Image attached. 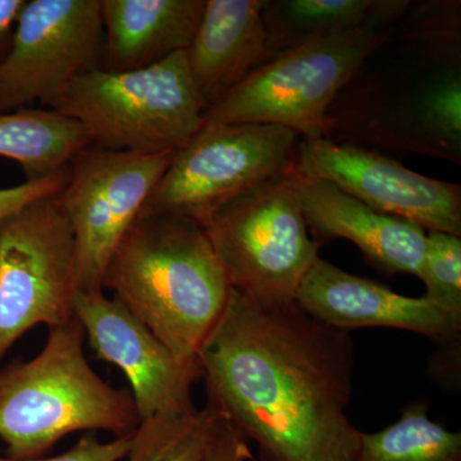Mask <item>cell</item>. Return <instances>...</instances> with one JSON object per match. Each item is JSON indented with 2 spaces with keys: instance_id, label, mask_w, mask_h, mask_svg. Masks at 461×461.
I'll return each mask as SVG.
<instances>
[{
  "instance_id": "6",
  "label": "cell",
  "mask_w": 461,
  "mask_h": 461,
  "mask_svg": "<svg viewBox=\"0 0 461 461\" xmlns=\"http://www.w3.org/2000/svg\"><path fill=\"white\" fill-rule=\"evenodd\" d=\"M204 229L230 288L260 304L295 303L297 288L320 257L293 169L230 200Z\"/></svg>"
},
{
  "instance_id": "17",
  "label": "cell",
  "mask_w": 461,
  "mask_h": 461,
  "mask_svg": "<svg viewBox=\"0 0 461 461\" xmlns=\"http://www.w3.org/2000/svg\"><path fill=\"white\" fill-rule=\"evenodd\" d=\"M93 144V136L83 123L54 109L0 113V157L17 162L26 180L66 168L76 154Z\"/></svg>"
},
{
  "instance_id": "20",
  "label": "cell",
  "mask_w": 461,
  "mask_h": 461,
  "mask_svg": "<svg viewBox=\"0 0 461 461\" xmlns=\"http://www.w3.org/2000/svg\"><path fill=\"white\" fill-rule=\"evenodd\" d=\"M226 421L209 403L202 411L141 420L127 461H202Z\"/></svg>"
},
{
  "instance_id": "18",
  "label": "cell",
  "mask_w": 461,
  "mask_h": 461,
  "mask_svg": "<svg viewBox=\"0 0 461 461\" xmlns=\"http://www.w3.org/2000/svg\"><path fill=\"white\" fill-rule=\"evenodd\" d=\"M408 2H373V0H287L268 2L264 14L272 39L273 51H281L321 36L335 35L355 27L378 23L402 9Z\"/></svg>"
},
{
  "instance_id": "14",
  "label": "cell",
  "mask_w": 461,
  "mask_h": 461,
  "mask_svg": "<svg viewBox=\"0 0 461 461\" xmlns=\"http://www.w3.org/2000/svg\"><path fill=\"white\" fill-rule=\"evenodd\" d=\"M297 176V193L308 229L321 240L346 239L387 275L420 276L427 230L381 213L324 180Z\"/></svg>"
},
{
  "instance_id": "7",
  "label": "cell",
  "mask_w": 461,
  "mask_h": 461,
  "mask_svg": "<svg viewBox=\"0 0 461 461\" xmlns=\"http://www.w3.org/2000/svg\"><path fill=\"white\" fill-rule=\"evenodd\" d=\"M300 136L276 124H204L173 154L140 215H180L202 224L218 209L295 163Z\"/></svg>"
},
{
  "instance_id": "16",
  "label": "cell",
  "mask_w": 461,
  "mask_h": 461,
  "mask_svg": "<svg viewBox=\"0 0 461 461\" xmlns=\"http://www.w3.org/2000/svg\"><path fill=\"white\" fill-rule=\"evenodd\" d=\"M204 7L205 0H100V68L133 71L189 50Z\"/></svg>"
},
{
  "instance_id": "10",
  "label": "cell",
  "mask_w": 461,
  "mask_h": 461,
  "mask_svg": "<svg viewBox=\"0 0 461 461\" xmlns=\"http://www.w3.org/2000/svg\"><path fill=\"white\" fill-rule=\"evenodd\" d=\"M104 47L100 0H30L0 60V113L53 107L75 77L99 68Z\"/></svg>"
},
{
  "instance_id": "25",
  "label": "cell",
  "mask_w": 461,
  "mask_h": 461,
  "mask_svg": "<svg viewBox=\"0 0 461 461\" xmlns=\"http://www.w3.org/2000/svg\"><path fill=\"white\" fill-rule=\"evenodd\" d=\"M202 461H254V457L248 439L226 421Z\"/></svg>"
},
{
  "instance_id": "12",
  "label": "cell",
  "mask_w": 461,
  "mask_h": 461,
  "mask_svg": "<svg viewBox=\"0 0 461 461\" xmlns=\"http://www.w3.org/2000/svg\"><path fill=\"white\" fill-rule=\"evenodd\" d=\"M74 312L96 357L122 369L140 420L195 411L191 390L203 377L198 362H181L118 299L76 291Z\"/></svg>"
},
{
  "instance_id": "3",
  "label": "cell",
  "mask_w": 461,
  "mask_h": 461,
  "mask_svg": "<svg viewBox=\"0 0 461 461\" xmlns=\"http://www.w3.org/2000/svg\"><path fill=\"white\" fill-rule=\"evenodd\" d=\"M85 330L75 317L50 329L41 354L0 369V439L12 459H39L77 430L133 435L140 426L127 390L109 386L84 354Z\"/></svg>"
},
{
  "instance_id": "2",
  "label": "cell",
  "mask_w": 461,
  "mask_h": 461,
  "mask_svg": "<svg viewBox=\"0 0 461 461\" xmlns=\"http://www.w3.org/2000/svg\"><path fill=\"white\" fill-rule=\"evenodd\" d=\"M104 288L185 363L198 362L230 293L204 227L169 214L133 222L109 260Z\"/></svg>"
},
{
  "instance_id": "9",
  "label": "cell",
  "mask_w": 461,
  "mask_h": 461,
  "mask_svg": "<svg viewBox=\"0 0 461 461\" xmlns=\"http://www.w3.org/2000/svg\"><path fill=\"white\" fill-rule=\"evenodd\" d=\"M175 153L140 154L90 145L76 154L56 199L75 239V285L103 291L109 260L140 215Z\"/></svg>"
},
{
  "instance_id": "24",
  "label": "cell",
  "mask_w": 461,
  "mask_h": 461,
  "mask_svg": "<svg viewBox=\"0 0 461 461\" xmlns=\"http://www.w3.org/2000/svg\"><path fill=\"white\" fill-rule=\"evenodd\" d=\"M132 438L133 435H130L103 444L95 435L87 433L67 453L50 459L39 457V459L18 460L0 456V461H120L124 459L131 450Z\"/></svg>"
},
{
  "instance_id": "26",
  "label": "cell",
  "mask_w": 461,
  "mask_h": 461,
  "mask_svg": "<svg viewBox=\"0 0 461 461\" xmlns=\"http://www.w3.org/2000/svg\"><path fill=\"white\" fill-rule=\"evenodd\" d=\"M27 0H0V60L11 47L12 36Z\"/></svg>"
},
{
  "instance_id": "23",
  "label": "cell",
  "mask_w": 461,
  "mask_h": 461,
  "mask_svg": "<svg viewBox=\"0 0 461 461\" xmlns=\"http://www.w3.org/2000/svg\"><path fill=\"white\" fill-rule=\"evenodd\" d=\"M68 166L45 177L26 180L18 186L0 189V221L41 198L56 195L62 189Z\"/></svg>"
},
{
  "instance_id": "22",
  "label": "cell",
  "mask_w": 461,
  "mask_h": 461,
  "mask_svg": "<svg viewBox=\"0 0 461 461\" xmlns=\"http://www.w3.org/2000/svg\"><path fill=\"white\" fill-rule=\"evenodd\" d=\"M418 277L427 300L461 321V239L450 233L427 232L426 253Z\"/></svg>"
},
{
  "instance_id": "19",
  "label": "cell",
  "mask_w": 461,
  "mask_h": 461,
  "mask_svg": "<svg viewBox=\"0 0 461 461\" xmlns=\"http://www.w3.org/2000/svg\"><path fill=\"white\" fill-rule=\"evenodd\" d=\"M357 461H461V435L430 420L426 402H415L386 429L360 432Z\"/></svg>"
},
{
  "instance_id": "21",
  "label": "cell",
  "mask_w": 461,
  "mask_h": 461,
  "mask_svg": "<svg viewBox=\"0 0 461 461\" xmlns=\"http://www.w3.org/2000/svg\"><path fill=\"white\" fill-rule=\"evenodd\" d=\"M409 120L427 150L460 163L461 78L448 69L418 91L409 105Z\"/></svg>"
},
{
  "instance_id": "15",
  "label": "cell",
  "mask_w": 461,
  "mask_h": 461,
  "mask_svg": "<svg viewBox=\"0 0 461 461\" xmlns=\"http://www.w3.org/2000/svg\"><path fill=\"white\" fill-rule=\"evenodd\" d=\"M266 0H205L187 50L196 93L205 109L226 98L249 75L275 57L264 21Z\"/></svg>"
},
{
  "instance_id": "4",
  "label": "cell",
  "mask_w": 461,
  "mask_h": 461,
  "mask_svg": "<svg viewBox=\"0 0 461 461\" xmlns=\"http://www.w3.org/2000/svg\"><path fill=\"white\" fill-rule=\"evenodd\" d=\"M50 109L83 123L96 147L140 154L185 147L204 126L206 111L186 50L133 71L99 67L78 75Z\"/></svg>"
},
{
  "instance_id": "13",
  "label": "cell",
  "mask_w": 461,
  "mask_h": 461,
  "mask_svg": "<svg viewBox=\"0 0 461 461\" xmlns=\"http://www.w3.org/2000/svg\"><path fill=\"white\" fill-rule=\"evenodd\" d=\"M296 305L333 327L396 329L447 344L460 338L461 321L426 297L400 295L384 285L342 271L318 257L297 288Z\"/></svg>"
},
{
  "instance_id": "1",
  "label": "cell",
  "mask_w": 461,
  "mask_h": 461,
  "mask_svg": "<svg viewBox=\"0 0 461 461\" xmlns=\"http://www.w3.org/2000/svg\"><path fill=\"white\" fill-rule=\"evenodd\" d=\"M198 360L209 405L256 442L260 461H357L348 330L296 303L260 304L230 288Z\"/></svg>"
},
{
  "instance_id": "11",
  "label": "cell",
  "mask_w": 461,
  "mask_h": 461,
  "mask_svg": "<svg viewBox=\"0 0 461 461\" xmlns=\"http://www.w3.org/2000/svg\"><path fill=\"white\" fill-rule=\"evenodd\" d=\"M293 171L329 181L375 211L427 232L461 236L460 185L420 175L375 151L327 138L300 139Z\"/></svg>"
},
{
  "instance_id": "5",
  "label": "cell",
  "mask_w": 461,
  "mask_h": 461,
  "mask_svg": "<svg viewBox=\"0 0 461 461\" xmlns=\"http://www.w3.org/2000/svg\"><path fill=\"white\" fill-rule=\"evenodd\" d=\"M387 38L368 23L294 45L206 109L204 124H276L300 139L326 138L333 100Z\"/></svg>"
},
{
  "instance_id": "8",
  "label": "cell",
  "mask_w": 461,
  "mask_h": 461,
  "mask_svg": "<svg viewBox=\"0 0 461 461\" xmlns=\"http://www.w3.org/2000/svg\"><path fill=\"white\" fill-rule=\"evenodd\" d=\"M56 195L0 221V357L33 327L76 317L74 232Z\"/></svg>"
}]
</instances>
